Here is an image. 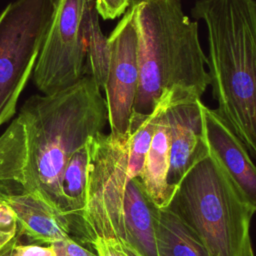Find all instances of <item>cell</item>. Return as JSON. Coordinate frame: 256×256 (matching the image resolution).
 <instances>
[{
	"label": "cell",
	"instance_id": "cell-1",
	"mask_svg": "<svg viewBox=\"0 0 256 256\" xmlns=\"http://www.w3.org/2000/svg\"><path fill=\"white\" fill-rule=\"evenodd\" d=\"M89 75L49 95H33L18 114L27 159L21 187L66 217L61 177L71 156L108 122L105 98ZM67 219V217H66Z\"/></svg>",
	"mask_w": 256,
	"mask_h": 256
},
{
	"label": "cell",
	"instance_id": "cell-2",
	"mask_svg": "<svg viewBox=\"0 0 256 256\" xmlns=\"http://www.w3.org/2000/svg\"><path fill=\"white\" fill-rule=\"evenodd\" d=\"M216 111L256 158V0H196Z\"/></svg>",
	"mask_w": 256,
	"mask_h": 256
},
{
	"label": "cell",
	"instance_id": "cell-3",
	"mask_svg": "<svg viewBox=\"0 0 256 256\" xmlns=\"http://www.w3.org/2000/svg\"><path fill=\"white\" fill-rule=\"evenodd\" d=\"M132 6L139 86L129 131L153 111L165 90L177 88L201 99L209 85L198 22L184 13L181 0H132Z\"/></svg>",
	"mask_w": 256,
	"mask_h": 256
},
{
	"label": "cell",
	"instance_id": "cell-4",
	"mask_svg": "<svg viewBox=\"0 0 256 256\" xmlns=\"http://www.w3.org/2000/svg\"><path fill=\"white\" fill-rule=\"evenodd\" d=\"M167 208L197 235L210 256H255L250 226L256 211L210 153L188 170Z\"/></svg>",
	"mask_w": 256,
	"mask_h": 256
},
{
	"label": "cell",
	"instance_id": "cell-5",
	"mask_svg": "<svg viewBox=\"0 0 256 256\" xmlns=\"http://www.w3.org/2000/svg\"><path fill=\"white\" fill-rule=\"evenodd\" d=\"M88 148L86 202L73 238L89 244L98 238L112 240L126 250L123 202L129 179V136L100 132L89 139Z\"/></svg>",
	"mask_w": 256,
	"mask_h": 256
},
{
	"label": "cell",
	"instance_id": "cell-6",
	"mask_svg": "<svg viewBox=\"0 0 256 256\" xmlns=\"http://www.w3.org/2000/svg\"><path fill=\"white\" fill-rule=\"evenodd\" d=\"M55 0H16L0 14V126L16 112L33 74Z\"/></svg>",
	"mask_w": 256,
	"mask_h": 256
},
{
	"label": "cell",
	"instance_id": "cell-7",
	"mask_svg": "<svg viewBox=\"0 0 256 256\" xmlns=\"http://www.w3.org/2000/svg\"><path fill=\"white\" fill-rule=\"evenodd\" d=\"M93 1L55 0L51 22L32 74L42 94L68 88L86 75V19Z\"/></svg>",
	"mask_w": 256,
	"mask_h": 256
},
{
	"label": "cell",
	"instance_id": "cell-8",
	"mask_svg": "<svg viewBox=\"0 0 256 256\" xmlns=\"http://www.w3.org/2000/svg\"><path fill=\"white\" fill-rule=\"evenodd\" d=\"M108 42L110 64L104 91L110 134L129 136L139 86L138 36L132 4L109 35Z\"/></svg>",
	"mask_w": 256,
	"mask_h": 256
},
{
	"label": "cell",
	"instance_id": "cell-9",
	"mask_svg": "<svg viewBox=\"0 0 256 256\" xmlns=\"http://www.w3.org/2000/svg\"><path fill=\"white\" fill-rule=\"evenodd\" d=\"M200 103L199 98L177 93L166 109L170 139L167 183L173 194L188 170L209 154Z\"/></svg>",
	"mask_w": 256,
	"mask_h": 256
},
{
	"label": "cell",
	"instance_id": "cell-10",
	"mask_svg": "<svg viewBox=\"0 0 256 256\" xmlns=\"http://www.w3.org/2000/svg\"><path fill=\"white\" fill-rule=\"evenodd\" d=\"M204 139L210 155L241 197L256 211V165L216 109L200 103Z\"/></svg>",
	"mask_w": 256,
	"mask_h": 256
},
{
	"label": "cell",
	"instance_id": "cell-11",
	"mask_svg": "<svg viewBox=\"0 0 256 256\" xmlns=\"http://www.w3.org/2000/svg\"><path fill=\"white\" fill-rule=\"evenodd\" d=\"M0 202L15 214L20 235L32 241L50 245L71 236L66 217L18 182L0 183Z\"/></svg>",
	"mask_w": 256,
	"mask_h": 256
},
{
	"label": "cell",
	"instance_id": "cell-12",
	"mask_svg": "<svg viewBox=\"0 0 256 256\" xmlns=\"http://www.w3.org/2000/svg\"><path fill=\"white\" fill-rule=\"evenodd\" d=\"M157 206L145 192L138 177L128 179L123 223L125 248L131 256H158L156 241Z\"/></svg>",
	"mask_w": 256,
	"mask_h": 256
},
{
	"label": "cell",
	"instance_id": "cell-13",
	"mask_svg": "<svg viewBox=\"0 0 256 256\" xmlns=\"http://www.w3.org/2000/svg\"><path fill=\"white\" fill-rule=\"evenodd\" d=\"M166 109L159 119L143 170L138 177L148 197L158 208L167 207L173 196L167 183L170 164V139Z\"/></svg>",
	"mask_w": 256,
	"mask_h": 256
},
{
	"label": "cell",
	"instance_id": "cell-14",
	"mask_svg": "<svg viewBox=\"0 0 256 256\" xmlns=\"http://www.w3.org/2000/svg\"><path fill=\"white\" fill-rule=\"evenodd\" d=\"M158 256H210L197 235L167 207L156 210Z\"/></svg>",
	"mask_w": 256,
	"mask_h": 256
},
{
	"label": "cell",
	"instance_id": "cell-15",
	"mask_svg": "<svg viewBox=\"0 0 256 256\" xmlns=\"http://www.w3.org/2000/svg\"><path fill=\"white\" fill-rule=\"evenodd\" d=\"M88 166L89 148L87 142L71 156L61 177V193L71 233L77 226L85 206Z\"/></svg>",
	"mask_w": 256,
	"mask_h": 256
},
{
	"label": "cell",
	"instance_id": "cell-16",
	"mask_svg": "<svg viewBox=\"0 0 256 256\" xmlns=\"http://www.w3.org/2000/svg\"><path fill=\"white\" fill-rule=\"evenodd\" d=\"M178 92L187 94L177 88L165 90L153 111L135 129L129 132V153L127 167V176L129 179L140 176L159 119L163 111L171 103L174 96Z\"/></svg>",
	"mask_w": 256,
	"mask_h": 256
},
{
	"label": "cell",
	"instance_id": "cell-17",
	"mask_svg": "<svg viewBox=\"0 0 256 256\" xmlns=\"http://www.w3.org/2000/svg\"><path fill=\"white\" fill-rule=\"evenodd\" d=\"M27 159L26 132L17 116L0 136V183H22Z\"/></svg>",
	"mask_w": 256,
	"mask_h": 256
},
{
	"label": "cell",
	"instance_id": "cell-18",
	"mask_svg": "<svg viewBox=\"0 0 256 256\" xmlns=\"http://www.w3.org/2000/svg\"><path fill=\"white\" fill-rule=\"evenodd\" d=\"M85 44L86 75L92 77L100 89H104L110 64V45L108 37L103 34L100 27L95 0L87 13Z\"/></svg>",
	"mask_w": 256,
	"mask_h": 256
},
{
	"label": "cell",
	"instance_id": "cell-19",
	"mask_svg": "<svg viewBox=\"0 0 256 256\" xmlns=\"http://www.w3.org/2000/svg\"><path fill=\"white\" fill-rule=\"evenodd\" d=\"M18 236L21 235L15 214L7 205L0 202V249Z\"/></svg>",
	"mask_w": 256,
	"mask_h": 256
},
{
	"label": "cell",
	"instance_id": "cell-20",
	"mask_svg": "<svg viewBox=\"0 0 256 256\" xmlns=\"http://www.w3.org/2000/svg\"><path fill=\"white\" fill-rule=\"evenodd\" d=\"M55 256H97L89 249L85 248L81 242L69 236L63 240L50 244Z\"/></svg>",
	"mask_w": 256,
	"mask_h": 256
},
{
	"label": "cell",
	"instance_id": "cell-21",
	"mask_svg": "<svg viewBox=\"0 0 256 256\" xmlns=\"http://www.w3.org/2000/svg\"><path fill=\"white\" fill-rule=\"evenodd\" d=\"M131 4L132 0H95L99 16L105 20H112L123 15Z\"/></svg>",
	"mask_w": 256,
	"mask_h": 256
},
{
	"label": "cell",
	"instance_id": "cell-22",
	"mask_svg": "<svg viewBox=\"0 0 256 256\" xmlns=\"http://www.w3.org/2000/svg\"><path fill=\"white\" fill-rule=\"evenodd\" d=\"M97 256H131L119 243L106 239H95L90 243Z\"/></svg>",
	"mask_w": 256,
	"mask_h": 256
},
{
	"label": "cell",
	"instance_id": "cell-23",
	"mask_svg": "<svg viewBox=\"0 0 256 256\" xmlns=\"http://www.w3.org/2000/svg\"><path fill=\"white\" fill-rule=\"evenodd\" d=\"M15 251L16 256H55V253L50 245L18 244Z\"/></svg>",
	"mask_w": 256,
	"mask_h": 256
},
{
	"label": "cell",
	"instance_id": "cell-24",
	"mask_svg": "<svg viewBox=\"0 0 256 256\" xmlns=\"http://www.w3.org/2000/svg\"><path fill=\"white\" fill-rule=\"evenodd\" d=\"M21 236L14 238L11 242H9L5 247L0 249V256H16V246L19 244V239Z\"/></svg>",
	"mask_w": 256,
	"mask_h": 256
}]
</instances>
